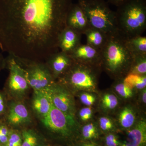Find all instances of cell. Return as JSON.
<instances>
[{
  "mask_svg": "<svg viewBox=\"0 0 146 146\" xmlns=\"http://www.w3.org/2000/svg\"><path fill=\"white\" fill-rule=\"evenodd\" d=\"M5 60L2 54L0 53V70L5 67Z\"/></svg>",
  "mask_w": 146,
  "mask_h": 146,
  "instance_id": "obj_33",
  "label": "cell"
},
{
  "mask_svg": "<svg viewBox=\"0 0 146 146\" xmlns=\"http://www.w3.org/2000/svg\"><path fill=\"white\" fill-rule=\"evenodd\" d=\"M5 115L6 123L11 126H22L29 124L31 121L28 110L20 101H11L8 103Z\"/></svg>",
  "mask_w": 146,
  "mask_h": 146,
  "instance_id": "obj_10",
  "label": "cell"
},
{
  "mask_svg": "<svg viewBox=\"0 0 146 146\" xmlns=\"http://www.w3.org/2000/svg\"><path fill=\"white\" fill-rule=\"evenodd\" d=\"M23 142L21 146H38L39 139L36 133L31 129H27L22 133Z\"/></svg>",
  "mask_w": 146,
  "mask_h": 146,
  "instance_id": "obj_22",
  "label": "cell"
},
{
  "mask_svg": "<svg viewBox=\"0 0 146 146\" xmlns=\"http://www.w3.org/2000/svg\"><path fill=\"white\" fill-rule=\"evenodd\" d=\"M81 35L73 29L66 27L58 37V47L59 50L70 54L81 44Z\"/></svg>",
  "mask_w": 146,
  "mask_h": 146,
  "instance_id": "obj_14",
  "label": "cell"
},
{
  "mask_svg": "<svg viewBox=\"0 0 146 146\" xmlns=\"http://www.w3.org/2000/svg\"><path fill=\"white\" fill-rule=\"evenodd\" d=\"M93 112L92 110L90 107L84 108L80 110L79 112V116L82 121H88L91 119L92 117Z\"/></svg>",
  "mask_w": 146,
  "mask_h": 146,
  "instance_id": "obj_30",
  "label": "cell"
},
{
  "mask_svg": "<svg viewBox=\"0 0 146 146\" xmlns=\"http://www.w3.org/2000/svg\"><path fill=\"white\" fill-rule=\"evenodd\" d=\"M115 91L119 95L125 98L132 97L133 95L132 89L127 86L123 81L118 83L115 87Z\"/></svg>",
  "mask_w": 146,
  "mask_h": 146,
  "instance_id": "obj_25",
  "label": "cell"
},
{
  "mask_svg": "<svg viewBox=\"0 0 146 146\" xmlns=\"http://www.w3.org/2000/svg\"><path fill=\"white\" fill-rule=\"evenodd\" d=\"M106 143L107 146H120L121 144L117 137L112 134H109L106 136Z\"/></svg>",
  "mask_w": 146,
  "mask_h": 146,
  "instance_id": "obj_31",
  "label": "cell"
},
{
  "mask_svg": "<svg viewBox=\"0 0 146 146\" xmlns=\"http://www.w3.org/2000/svg\"><path fill=\"white\" fill-rule=\"evenodd\" d=\"M66 25L82 35L91 27L85 13L78 3H73L71 6L66 18Z\"/></svg>",
  "mask_w": 146,
  "mask_h": 146,
  "instance_id": "obj_13",
  "label": "cell"
},
{
  "mask_svg": "<svg viewBox=\"0 0 146 146\" xmlns=\"http://www.w3.org/2000/svg\"><path fill=\"white\" fill-rule=\"evenodd\" d=\"M83 146H96V145L93 143H87L85 144Z\"/></svg>",
  "mask_w": 146,
  "mask_h": 146,
  "instance_id": "obj_35",
  "label": "cell"
},
{
  "mask_svg": "<svg viewBox=\"0 0 146 146\" xmlns=\"http://www.w3.org/2000/svg\"><path fill=\"white\" fill-rule=\"evenodd\" d=\"M5 58V68L9 71L5 85L6 93L16 100L20 101L25 96L30 87L25 71L13 56L8 54Z\"/></svg>",
  "mask_w": 146,
  "mask_h": 146,
  "instance_id": "obj_7",
  "label": "cell"
},
{
  "mask_svg": "<svg viewBox=\"0 0 146 146\" xmlns=\"http://www.w3.org/2000/svg\"><path fill=\"white\" fill-rule=\"evenodd\" d=\"M54 79L59 78L68 70L74 62L70 55L59 50L44 61Z\"/></svg>",
  "mask_w": 146,
  "mask_h": 146,
  "instance_id": "obj_11",
  "label": "cell"
},
{
  "mask_svg": "<svg viewBox=\"0 0 146 146\" xmlns=\"http://www.w3.org/2000/svg\"><path fill=\"white\" fill-rule=\"evenodd\" d=\"M82 103L86 106H90L93 105L96 102V97L92 94L89 93H84L80 96Z\"/></svg>",
  "mask_w": 146,
  "mask_h": 146,
  "instance_id": "obj_27",
  "label": "cell"
},
{
  "mask_svg": "<svg viewBox=\"0 0 146 146\" xmlns=\"http://www.w3.org/2000/svg\"><path fill=\"white\" fill-rule=\"evenodd\" d=\"M83 34L86 36V44L100 51L105 46L110 36L104 32L91 27Z\"/></svg>",
  "mask_w": 146,
  "mask_h": 146,
  "instance_id": "obj_17",
  "label": "cell"
},
{
  "mask_svg": "<svg viewBox=\"0 0 146 146\" xmlns=\"http://www.w3.org/2000/svg\"><path fill=\"white\" fill-rule=\"evenodd\" d=\"M13 57L25 71L29 85L33 91H43L54 82V78L44 61Z\"/></svg>",
  "mask_w": 146,
  "mask_h": 146,
  "instance_id": "obj_6",
  "label": "cell"
},
{
  "mask_svg": "<svg viewBox=\"0 0 146 146\" xmlns=\"http://www.w3.org/2000/svg\"><path fill=\"white\" fill-rule=\"evenodd\" d=\"M123 82L131 89H143L146 88V75L129 74L123 79Z\"/></svg>",
  "mask_w": 146,
  "mask_h": 146,
  "instance_id": "obj_19",
  "label": "cell"
},
{
  "mask_svg": "<svg viewBox=\"0 0 146 146\" xmlns=\"http://www.w3.org/2000/svg\"><path fill=\"white\" fill-rule=\"evenodd\" d=\"M69 55L76 62L102 67L100 51L87 44H80Z\"/></svg>",
  "mask_w": 146,
  "mask_h": 146,
  "instance_id": "obj_12",
  "label": "cell"
},
{
  "mask_svg": "<svg viewBox=\"0 0 146 146\" xmlns=\"http://www.w3.org/2000/svg\"><path fill=\"white\" fill-rule=\"evenodd\" d=\"M117 7L119 31L127 38L142 35L146 29V0H127Z\"/></svg>",
  "mask_w": 146,
  "mask_h": 146,
  "instance_id": "obj_3",
  "label": "cell"
},
{
  "mask_svg": "<svg viewBox=\"0 0 146 146\" xmlns=\"http://www.w3.org/2000/svg\"><path fill=\"white\" fill-rule=\"evenodd\" d=\"M102 104L105 109L111 110L117 106L118 100L117 97L112 94H106L103 97Z\"/></svg>",
  "mask_w": 146,
  "mask_h": 146,
  "instance_id": "obj_23",
  "label": "cell"
},
{
  "mask_svg": "<svg viewBox=\"0 0 146 146\" xmlns=\"http://www.w3.org/2000/svg\"><path fill=\"white\" fill-rule=\"evenodd\" d=\"M136 120V117L133 110L128 107L125 108L120 112L119 122L121 126L127 129L132 127Z\"/></svg>",
  "mask_w": 146,
  "mask_h": 146,
  "instance_id": "obj_21",
  "label": "cell"
},
{
  "mask_svg": "<svg viewBox=\"0 0 146 146\" xmlns=\"http://www.w3.org/2000/svg\"><path fill=\"white\" fill-rule=\"evenodd\" d=\"M22 142L23 139L19 133L13 131H9L7 146H21Z\"/></svg>",
  "mask_w": 146,
  "mask_h": 146,
  "instance_id": "obj_26",
  "label": "cell"
},
{
  "mask_svg": "<svg viewBox=\"0 0 146 146\" xmlns=\"http://www.w3.org/2000/svg\"><path fill=\"white\" fill-rule=\"evenodd\" d=\"M32 106L35 112L42 119L48 114L52 104L44 91H34Z\"/></svg>",
  "mask_w": 146,
  "mask_h": 146,
  "instance_id": "obj_16",
  "label": "cell"
},
{
  "mask_svg": "<svg viewBox=\"0 0 146 146\" xmlns=\"http://www.w3.org/2000/svg\"><path fill=\"white\" fill-rule=\"evenodd\" d=\"M129 74L146 75V54L133 55Z\"/></svg>",
  "mask_w": 146,
  "mask_h": 146,
  "instance_id": "obj_20",
  "label": "cell"
},
{
  "mask_svg": "<svg viewBox=\"0 0 146 146\" xmlns=\"http://www.w3.org/2000/svg\"><path fill=\"white\" fill-rule=\"evenodd\" d=\"M106 1L108 3L117 7L123 3L125 2L127 0H106Z\"/></svg>",
  "mask_w": 146,
  "mask_h": 146,
  "instance_id": "obj_32",
  "label": "cell"
},
{
  "mask_svg": "<svg viewBox=\"0 0 146 146\" xmlns=\"http://www.w3.org/2000/svg\"><path fill=\"white\" fill-rule=\"evenodd\" d=\"M127 46L133 55L146 54V37L139 35L127 38Z\"/></svg>",
  "mask_w": 146,
  "mask_h": 146,
  "instance_id": "obj_18",
  "label": "cell"
},
{
  "mask_svg": "<svg viewBox=\"0 0 146 146\" xmlns=\"http://www.w3.org/2000/svg\"><path fill=\"white\" fill-rule=\"evenodd\" d=\"M6 94L0 91V117L5 115L7 108Z\"/></svg>",
  "mask_w": 146,
  "mask_h": 146,
  "instance_id": "obj_29",
  "label": "cell"
},
{
  "mask_svg": "<svg viewBox=\"0 0 146 146\" xmlns=\"http://www.w3.org/2000/svg\"><path fill=\"white\" fill-rule=\"evenodd\" d=\"M100 67L74 61L68 70L59 78V82L73 89L94 91L97 86V71Z\"/></svg>",
  "mask_w": 146,
  "mask_h": 146,
  "instance_id": "obj_5",
  "label": "cell"
},
{
  "mask_svg": "<svg viewBox=\"0 0 146 146\" xmlns=\"http://www.w3.org/2000/svg\"><path fill=\"white\" fill-rule=\"evenodd\" d=\"M143 95H142V100L143 102L145 104L146 102V88L143 89Z\"/></svg>",
  "mask_w": 146,
  "mask_h": 146,
  "instance_id": "obj_34",
  "label": "cell"
},
{
  "mask_svg": "<svg viewBox=\"0 0 146 146\" xmlns=\"http://www.w3.org/2000/svg\"><path fill=\"white\" fill-rule=\"evenodd\" d=\"M41 120L47 129L63 136L70 135L77 126L74 116L66 114L52 105L48 114Z\"/></svg>",
  "mask_w": 146,
  "mask_h": 146,
  "instance_id": "obj_8",
  "label": "cell"
},
{
  "mask_svg": "<svg viewBox=\"0 0 146 146\" xmlns=\"http://www.w3.org/2000/svg\"><path fill=\"white\" fill-rule=\"evenodd\" d=\"M82 134L83 138L86 140L96 138L98 135L97 128L93 123L86 124L82 128Z\"/></svg>",
  "mask_w": 146,
  "mask_h": 146,
  "instance_id": "obj_24",
  "label": "cell"
},
{
  "mask_svg": "<svg viewBox=\"0 0 146 146\" xmlns=\"http://www.w3.org/2000/svg\"><path fill=\"white\" fill-rule=\"evenodd\" d=\"M43 91L53 106L66 114L74 116L76 110L74 98L65 85L55 81Z\"/></svg>",
  "mask_w": 146,
  "mask_h": 146,
  "instance_id": "obj_9",
  "label": "cell"
},
{
  "mask_svg": "<svg viewBox=\"0 0 146 146\" xmlns=\"http://www.w3.org/2000/svg\"><path fill=\"white\" fill-rule=\"evenodd\" d=\"M99 124L102 130L105 131L111 130L114 127L112 121L106 117H102L100 118Z\"/></svg>",
  "mask_w": 146,
  "mask_h": 146,
  "instance_id": "obj_28",
  "label": "cell"
},
{
  "mask_svg": "<svg viewBox=\"0 0 146 146\" xmlns=\"http://www.w3.org/2000/svg\"><path fill=\"white\" fill-rule=\"evenodd\" d=\"M91 27L111 35L119 31L115 11L106 0H78Z\"/></svg>",
  "mask_w": 146,
  "mask_h": 146,
  "instance_id": "obj_4",
  "label": "cell"
},
{
  "mask_svg": "<svg viewBox=\"0 0 146 146\" xmlns=\"http://www.w3.org/2000/svg\"><path fill=\"white\" fill-rule=\"evenodd\" d=\"M73 0H0V48L15 57L45 61L59 50Z\"/></svg>",
  "mask_w": 146,
  "mask_h": 146,
  "instance_id": "obj_1",
  "label": "cell"
},
{
  "mask_svg": "<svg viewBox=\"0 0 146 146\" xmlns=\"http://www.w3.org/2000/svg\"><path fill=\"white\" fill-rule=\"evenodd\" d=\"M126 39L119 31L109 36L101 50V66L115 78L128 74L133 61V54L127 46Z\"/></svg>",
  "mask_w": 146,
  "mask_h": 146,
  "instance_id": "obj_2",
  "label": "cell"
},
{
  "mask_svg": "<svg viewBox=\"0 0 146 146\" xmlns=\"http://www.w3.org/2000/svg\"><path fill=\"white\" fill-rule=\"evenodd\" d=\"M146 143V121L142 120L128 132L125 140L120 146H145Z\"/></svg>",
  "mask_w": 146,
  "mask_h": 146,
  "instance_id": "obj_15",
  "label": "cell"
},
{
  "mask_svg": "<svg viewBox=\"0 0 146 146\" xmlns=\"http://www.w3.org/2000/svg\"><path fill=\"white\" fill-rule=\"evenodd\" d=\"M0 146H7L6 145H3V144H0Z\"/></svg>",
  "mask_w": 146,
  "mask_h": 146,
  "instance_id": "obj_36",
  "label": "cell"
}]
</instances>
